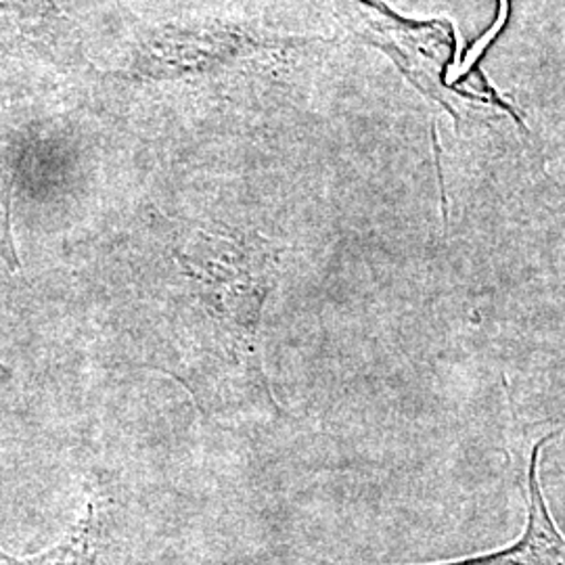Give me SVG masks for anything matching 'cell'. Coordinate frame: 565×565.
Returning a JSON list of instances; mask_svg holds the SVG:
<instances>
[{
    "label": "cell",
    "mask_w": 565,
    "mask_h": 565,
    "mask_svg": "<svg viewBox=\"0 0 565 565\" xmlns=\"http://www.w3.org/2000/svg\"><path fill=\"white\" fill-rule=\"evenodd\" d=\"M102 534V509L97 503H90L84 518L70 530L67 539H63L60 545L25 559L11 557L0 548V565H97Z\"/></svg>",
    "instance_id": "4"
},
{
    "label": "cell",
    "mask_w": 565,
    "mask_h": 565,
    "mask_svg": "<svg viewBox=\"0 0 565 565\" xmlns=\"http://www.w3.org/2000/svg\"><path fill=\"white\" fill-rule=\"evenodd\" d=\"M172 268L118 300L147 364L174 377L207 413L275 398L260 359L264 303L275 281L270 245L198 235Z\"/></svg>",
    "instance_id": "1"
},
{
    "label": "cell",
    "mask_w": 565,
    "mask_h": 565,
    "mask_svg": "<svg viewBox=\"0 0 565 565\" xmlns=\"http://www.w3.org/2000/svg\"><path fill=\"white\" fill-rule=\"evenodd\" d=\"M11 198H13V174L7 160L0 153V268L15 270L18 256L11 235Z\"/></svg>",
    "instance_id": "5"
},
{
    "label": "cell",
    "mask_w": 565,
    "mask_h": 565,
    "mask_svg": "<svg viewBox=\"0 0 565 565\" xmlns=\"http://www.w3.org/2000/svg\"><path fill=\"white\" fill-rule=\"evenodd\" d=\"M343 25L364 44L384 51L425 99L461 120V99L440 82L452 53V25L445 20H404L375 0H331Z\"/></svg>",
    "instance_id": "2"
},
{
    "label": "cell",
    "mask_w": 565,
    "mask_h": 565,
    "mask_svg": "<svg viewBox=\"0 0 565 565\" xmlns=\"http://www.w3.org/2000/svg\"><path fill=\"white\" fill-rule=\"evenodd\" d=\"M553 434L539 440L527 463V520H525L522 536L511 545L482 553L476 557H465L459 562H443V564L424 565H565V536L555 524L548 505H546L539 465L543 448L551 443Z\"/></svg>",
    "instance_id": "3"
}]
</instances>
